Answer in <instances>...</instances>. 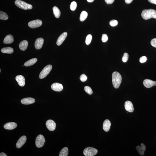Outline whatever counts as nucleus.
Here are the masks:
<instances>
[{
  "instance_id": "1",
  "label": "nucleus",
  "mask_w": 156,
  "mask_h": 156,
  "mask_svg": "<svg viewBox=\"0 0 156 156\" xmlns=\"http://www.w3.org/2000/svg\"><path fill=\"white\" fill-rule=\"evenodd\" d=\"M141 16L145 20L152 18L156 19V11L151 9L143 10Z\"/></svg>"
},
{
  "instance_id": "2",
  "label": "nucleus",
  "mask_w": 156,
  "mask_h": 156,
  "mask_svg": "<svg viewBox=\"0 0 156 156\" xmlns=\"http://www.w3.org/2000/svg\"><path fill=\"white\" fill-rule=\"evenodd\" d=\"M112 84L114 87L118 89L122 82V76L118 72L115 71L112 74Z\"/></svg>"
},
{
  "instance_id": "3",
  "label": "nucleus",
  "mask_w": 156,
  "mask_h": 156,
  "mask_svg": "<svg viewBox=\"0 0 156 156\" xmlns=\"http://www.w3.org/2000/svg\"><path fill=\"white\" fill-rule=\"evenodd\" d=\"M15 4L17 7L24 10L31 9L32 8L31 5L21 0H16Z\"/></svg>"
},
{
  "instance_id": "4",
  "label": "nucleus",
  "mask_w": 156,
  "mask_h": 156,
  "mask_svg": "<svg viewBox=\"0 0 156 156\" xmlns=\"http://www.w3.org/2000/svg\"><path fill=\"white\" fill-rule=\"evenodd\" d=\"M98 152L97 150L94 148L88 147L86 148L83 151L84 155L86 156H93L95 155Z\"/></svg>"
},
{
  "instance_id": "5",
  "label": "nucleus",
  "mask_w": 156,
  "mask_h": 156,
  "mask_svg": "<svg viewBox=\"0 0 156 156\" xmlns=\"http://www.w3.org/2000/svg\"><path fill=\"white\" fill-rule=\"evenodd\" d=\"M52 69V66L50 65H48L45 67L40 73L39 77L40 79H44L48 75Z\"/></svg>"
},
{
  "instance_id": "6",
  "label": "nucleus",
  "mask_w": 156,
  "mask_h": 156,
  "mask_svg": "<svg viewBox=\"0 0 156 156\" xmlns=\"http://www.w3.org/2000/svg\"><path fill=\"white\" fill-rule=\"evenodd\" d=\"M45 142V139L42 135H39L36 139L35 144L38 148H40L44 146Z\"/></svg>"
},
{
  "instance_id": "7",
  "label": "nucleus",
  "mask_w": 156,
  "mask_h": 156,
  "mask_svg": "<svg viewBox=\"0 0 156 156\" xmlns=\"http://www.w3.org/2000/svg\"><path fill=\"white\" fill-rule=\"evenodd\" d=\"M42 20L36 19L28 23V26L30 28H35L42 25Z\"/></svg>"
},
{
  "instance_id": "8",
  "label": "nucleus",
  "mask_w": 156,
  "mask_h": 156,
  "mask_svg": "<svg viewBox=\"0 0 156 156\" xmlns=\"http://www.w3.org/2000/svg\"><path fill=\"white\" fill-rule=\"evenodd\" d=\"M47 128L49 130L53 131L56 128V125L54 121L49 120L47 121L46 123Z\"/></svg>"
},
{
  "instance_id": "9",
  "label": "nucleus",
  "mask_w": 156,
  "mask_h": 156,
  "mask_svg": "<svg viewBox=\"0 0 156 156\" xmlns=\"http://www.w3.org/2000/svg\"><path fill=\"white\" fill-rule=\"evenodd\" d=\"M143 84L145 87L148 88H150L153 86H156V82L146 79L143 81Z\"/></svg>"
},
{
  "instance_id": "10",
  "label": "nucleus",
  "mask_w": 156,
  "mask_h": 156,
  "mask_svg": "<svg viewBox=\"0 0 156 156\" xmlns=\"http://www.w3.org/2000/svg\"><path fill=\"white\" fill-rule=\"evenodd\" d=\"M125 107L127 111L130 112L134 111V108L132 102L129 101H127L125 103Z\"/></svg>"
},
{
  "instance_id": "11",
  "label": "nucleus",
  "mask_w": 156,
  "mask_h": 156,
  "mask_svg": "<svg viewBox=\"0 0 156 156\" xmlns=\"http://www.w3.org/2000/svg\"><path fill=\"white\" fill-rule=\"evenodd\" d=\"M51 87L53 90L57 92L61 91L63 89V85L61 84L58 83H53L51 85Z\"/></svg>"
},
{
  "instance_id": "12",
  "label": "nucleus",
  "mask_w": 156,
  "mask_h": 156,
  "mask_svg": "<svg viewBox=\"0 0 156 156\" xmlns=\"http://www.w3.org/2000/svg\"><path fill=\"white\" fill-rule=\"evenodd\" d=\"M67 33L66 32H63L61 34L57 40L56 42V44L58 46H60L63 43L64 41L67 37Z\"/></svg>"
},
{
  "instance_id": "13",
  "label": "nucleus",
  "mask_w": 156,
  "mask_h": 156,
  "mask_svg": "<svg viewBox=\"0 0 156 156\" xmlns=\"http://www.w3.org/2000/svg\"><path fill=\"white\" fill-rule=\"evenodd\" d=\"M27 138L25 136H23L18 140L16 144V147L17 148H20L26 142Z\"/></svg>"
},
{
  "instance_id": "14",
  "label": "nucleus",
  "mask_w": 156,
  "mask_h": 156,
  "mask_svg": "<svg viewBox=\"0 0 156 156\" xmlns=\"http://www.w3.org/2000/svg\"><path fill=\"white\" fill-rule=\"evenodd\" d=\"M17 126V124L13 122L7 123L4 125V128L8 130H13L16 128Z\"/></svg>"
},
{
  "instance_id": "15",
  "label": "nucleus",
  "mask_w": 156,
  "mask_h": 156,
  "mask_svg": "<svg viewBox=\"0 0 156 156\" xmlns=\"http://www.w3.org/2000/svg\"><path fill=\"white\" fill-rule=\"evenodd\" d=\"M44 43V39L42 38H38L36 39L35 43V47L37 50L42 48Z\"/></svg>"
},
{
  "instance_id": "16",
  "label": "nucleus",
  "mask_w": 156,
  "mask_h": 156,
  "mask_svg": "<svg viewBox=\"0 0 156 156\" xmlns=\"http://www.w3.org/2000/svg\"><path fill=\"white\" fill-rule=\"evenodd\" d=\"M15 79L20 86L23 87L25 85V79L23 76L17 75Z\"/></svg>"
},
{
  "instance_id": "17",
  "label": "nucleus",
  "mask_w": 156,
  "mask_h": 156,
  "mask_svg": "<svg viewBox=\"0 0 156 156\" xmlns=\"http://www.w3.org/2000/svg\"><path fill=\"white\" fill-rule=\"evenodd\" d=\"M35 102V100L34 99L31 97L24 98L21 100V103L25 105H29L33 104Z\"/></svg>"
},
{
  "instance_id": "18",
  "label": "nucleus",
  "mask_w": 156,
  "mask_h": 156,
  "mask_svg": "<svg viewBox=\"0 0 156 156\" xmlns=\"http://www.w3.org/2000/svg\"><path fill=\"white\" fill-rule=\"evenodd\" d=\"M139 154L141 156H143L144 154V152L146 150V146L143 143H141V147L138 145L136 147Z\"/></svg>"
},
{
  "instance_id": "19",
  "label": "nucleus",
  "mask_w": 156,
  "mask_h": 156,
  "mask_svg": "<svg viewBox=\"0 0 156 156\" xmlns=\"http://www.w3.org/2000/svg\"><path fill=\"white\" fill-rule=\"evenodd\" d=\"M14 41L13 36L11 34H9L6 36L4 40L3 43L5 44H11Z\"/></svg>"
},
{
  "instance_id": "20",
  "label": "nucleus",
  "mask_w": 156,
  "mask_h": 156,
  "mask_svg": "<svg viewBox=\"0 0 156 156\" xmlns=\"http://www.w3.org/2000/svg\"><path fill=\"white\" fill-rule=\"evenodd\" d=\"M111 126L110 121L108 120H105L103 124V129L105 131L108 132Z\"/></svg>"
},
{
  "instance_id": "21",
  "label": "nucleus",
  "mask_w": 156,
  "mask_h": 156,
  "mask_svg": "<svg viewBox=\"0 0 156 156\" xmlns=\"http://www.w3.org/2000/svg\"><path fill=\"white\" fill-rule=\"evenodd\" d=\"M28 42L27 41L25 40L21 42L19 44V48L21 50H25L27 48Z\"/></svg>"
},
{
  "instance_id": "22",
  "label": "nucleus",
  "mask_w": 156,
  "mask_h": 156,
  "mask_svg": "<svg viewBox=\"0 0 156 156\" xmlns=\"http://www.w3.org/2000/svg\"><path fill=\"white\" fill-rule=\"evenodd\" d=\"M37 61V59L36 58H32L26 62L24 63V65L26 67L30 66L34 64Z\"/></svg>"
},
{
  "instance_id": "23",
  "label": "nucleus",
  "mask_w": 156,
  "mask_h": 156,
  "mask_svg": "<svg viewBox=\"0 0 156 156\" xmlns=\"http://www.w3.org/2000/svg\"><path fill=\"white\" fill-rule=\"evenodd\" d=\"M1 51L2 53L9 54H12L14 52L13 48L10 47L3 48L1 49Z\"/></svg>"
},
{
  "instance_id": "24",
  "label": "nucleus",
  "mask_w": 156,
  "mask_h": 156,
  "mask_svg": "<svg viewBox=\"0 0 156 156\" xmlns=\"http://www.w3.org/2000/svg\"><path fill=\"white\" fill-rule=\"evenodd\" d=\"M53 13L55 17L58 18L60 17L61 12L58 7L55 6L53 7Z\"/></svg>"
},
{
  "instance_id": "25",
  "label": "nucleus",
  "mask_w": 156,
  "mask_h": 156,
  "mask_svg": "<svg viewBox=\"0 0 156 156\" xmlns=\"http://www.w3.org/2000/svg\"><path fill=\"white\" fill-rule=\"evenodd\" d=\"M69 150L67 147H65L61 150L59 154V156H67L68 154Z\"/></svg>"
},
{
  "instance_id": "26",
  "label": "nucleus",
  "mask_w": 156,
  "mask_h": 156,
  "mask_svg": "<svg viewBox=\"0 0 156 156\" xmlns=\"http://www.w3.org/2000/svg\"><path fill=\"white\" fill-rule=\"evenodd\" d=\"M88 17V13L87 12L83 11L81 12L80 15V19L81 22H83L87 19Z\"/></svg>"
},
{
  "instance_id": "27",
  "label": "nucleus",
  "mask_w": 156,
  "mask_h": 156,
  "mask_svg": "<svg viewBox=\"0 0 156 156\" xmlns=\"http://www.w3.org/2000/svg\"><path fill=\"white\" fill-rule=\"evenodd\" d=\"M9 18L7 14L3 11H0V19L2 20H7Z\"/></svg>"
},
{
  "instance_id": "28",
  "label": "nucleus",
  "mask_w": 156,
  "mask_h": 156,
  "mask_svg": "<svg viewBox=\"0 0 156 156\" xmlns=\"http://www.w3.org/2000/svg\"><path fill=\"white\" fill-rule=\"evenodd\" d=\"M85 91L89 95H91L93 93V91L91 87L89 86H86L84 87Z\"/></svg>"
},
{
  "instance_id": "29",
  "label": "nucleus",
  "mask_w": 156,
  "mask_h": 156,
  "mask_svg": "<svg viewBox=\"0 0 156 156\" xmlns=\"http://www.w3.org/2000/svg\"><path fill=\"white\" fill-rule=\"evenodd\" d=\"M92 40V36L91 34L88 35L86 39V44L87 45H89L91 42Z\"/></svg>"
},
{
  "instance_id": "30",
  "label": "nucleus",
  "mask_w": 156,
  "mask_h": 156,
  "mask_svg": "<svg viewBox=\"0 0 156 156\" xmlns=\"http://www.w3.org/2000/svg\"><path fill=\"white\" fill-rule=\"evenodd\" d=\"M77 3L75 2H72L70 6V8L71 11H74L77 7Z\"/></svg>"
},
{
  "instance_id": "31",
  "label": "nucleus",
  "mask_w": 156,
  "mask_h": 156,
  "mask_svg": "<svg viewBox=\"0 0 156 156\" xmlns=\"http://www.w3.org/2000/svg\"><path fill=\"white\" fill-rule=\"evenodd\" d=\"M129 58V55L128 53H124L123 56L122 58V61L123 62L126 63L128 61Z\"/></svg>"
},
{
  "instance_id": "32",
  "label": "nucleus",
  "mask_w": 156,
  "mask_h": 156,
  "mask_svg": "<svg viewBox=\"0 0 156 156\" xmlns=\"http://www.w3.org/2000/svg\"><path fill=\"white\" fill-rule=\"evenodd\" d=\"M118 21L115 20H112L110 22V25L112 27L118 25Z\"/></svg>"
},
{
  "instance_id": "33",
  "label": "nucleus",
  "mask_w": 156,
  "mask_h": 156,
  "mask_svg": "<svg viewBox=\"0 0 156 156\" xmlns=\"http://www.w3.org/2000/svg\"><path fill=\"white\" fill-rule=\"evenodd\" d=\"M108 38L107 35L106 34H103L102 36V40L103 42H106L108 40Z\"/></svg>"
},
{
  "instance_id": "34",
  "label": "nucleus",
  "mask_w": 156,
  "mask_h": 156,
  "mask_svg": "<svg viewBox=\"0 0 156 156\" xmlns=\"http://www.w3.org/2000/svg\"><path fill=\"white\" fill-rule=\"evenodd\" d=\"M87 77L85 74H82L80 76V79L82 82H84L87 81Z\"/></svg>"
},
{
  "instance_id": "35",
  "label": "nucleus",
  "mask_w": 156,
  "mask_h": 156,
  "mask_svg": "<svg viewBox=\"0 0 156 156\" xmlns=\"http://www.w3.org/2000/svg\"><path fill=\"white\" fill-rule=\"evenodd\" d=\"M147 58L146 56H143L141 57L139 59V61L141 63H144L146 61Z\"/></svg>"
},
{
  "instance_id": "36",
  "label": "nucleus",
  "mask_w": 156,
  "mask_h": 156,
  "mask_svg": "<svg viewBox=\"0 0 156 156\" xmlns=\"http://www.w3.org/2000/svg\"><path fill=\"white\" fill-rule=\"evenodd\" d=\"M151 46L156 48V38L153 39L151 42Z\"/></svg>"
},
{
  "instance_id": "37",
  "label": "nucleus",
  "mask_w": 156,
  "mask_h": 156,
  "mask_svg": "<svg viewBox=\"0 0 156 156\" xmlns=\"http://www.w3.org/2000/svg\"><path fill=\"white\" fill-rule=\"evenodd\" d=\"M106 3L108 4H112L114 2V0H105Z\"/></svg>"
},
{
  "instance_id": "38",
  "label": "nucleus",
  "mask_w": 156,
  "mask_h": 156,
  "mask_svg": "<svg viewBox=\"0 0 156 156\" xmlns=\"http://www.w3.org/2000/svg\"><path fill=\"white\" fill-rule=\"evenodd\" d=\"M148 1L149 3L156 5V0H148Z\"/></svg>"
},
{
  "instance_id": "39",
  "label": "nucleus",
  "mask_w": 156,
  "mask_h": 156,
  "mask_svg": "<svg viewBox=\"0 0 156 156\" xmlns=\"http://www.w3.org/2000/svg\"><path fill=\"white\" fill-rule=\"evenodd\" d=\"M133 1V0H125V3L127 4H130Z\"/></svg>"
},
{
  "instance_id": "40",
  "label": "nucleus",
  "mask_w": 156,
  "mask_h": 156,
  "mask_svg": "<svg viewBox=\"0 0 156 156\" xmlns=\"http://www.w3.org/2000/svg\"><path fill=\"white\" fill-rule=\"evenodd\" d=\"M0 156H7V155L5 153L2 152L0 153Z\"/></svg>"
},
{
  "instance_id": "41",
  "label": "nucleus",
  "mask_w": 156,
  "mask_h": 156,
  "mask_svg": "<svg viewBox=\"0 0 156 156\" xmlns=\"http://www.w3.org/2000/svg\"><path fill=\"white\" fill-rule=\"evenodd\" d=\"M87 1L89 3H92V2H93L94 0H87Z\"/></svg>"
},
{
  "instance_id": "42",
  "label": "nucleus",
  "mask_w": 156,
  "mask_h": 156,
  "mask_svg": "<svg viewBox=\"0 0 156 156\" xmlns=\"http://www.w3.org/2000/svg\"><path fill=\"white\" fill-rule=\"evenodd\" d=\"M1 72V69H0V72Z\"/></svg>"
}]
</instances>
